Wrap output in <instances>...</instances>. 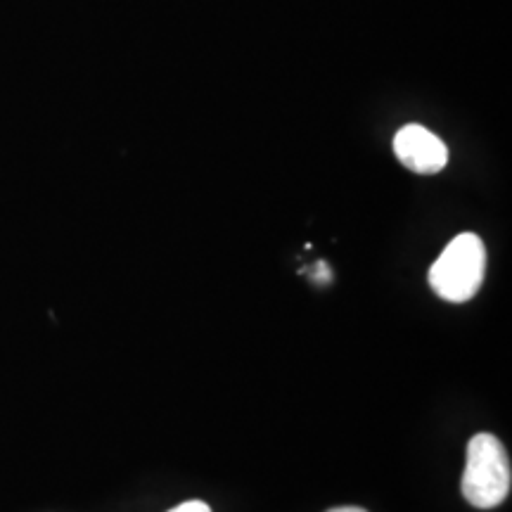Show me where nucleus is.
<instances>
[{"label": "nucleus", "mask_w": 512, "mask_h": 512, "mask_svg": "<svg viewBox=\"0 0 512 512\" xmlns=\"http://www.w3.org/2000/svg\"><path fill=\"white\" fill-rule=\"evenodd\" d=\"M512 467L503 441L494 434H475L467 444L463 496L475 508L489 510L510 494Z\"/></svg>", "instance_id": "f257e3e1"}, {"label": "nucleus", "mask_w": 512, "mask_h": 512, "mask_svg": "<svg viewBox=\"0 0 512 512\" xmlns=\"http://www.w3.org/2000/svg\"><path fill=\"white\" fill-rule=\"evenodd\" d=\"M328 512H368V510L356 508V505H344V508H332V510H328Z\"/></svg>", "instance_id": "39448f33"}, {"label": "nucleus", "mask_w": 512, "mask_h": 512, "mask_svg": "<svg viewBox=\"0 0 512 512\" xmlns=\"http://www.w3.org/2000/svg\"><path fill=\"white\" fill-rule=\"evenodd\" d=\"M486 249L475 233H460L444 247L430 268V285L441 299L470 302L484 283Z\"/></svg>", "instance_id": "f03ea898"}, {"label": "nucleus", "mask_w": 512, "mask_h": 512, "mask_svg": "<svg viewBox=\"0 0 512 512\" xmlns=\"http://www.w3.org/2000/svg\"><path fill=\"white\" fill-rule=\"evenodd\" d=\"M169 512H211V508L202 501H188V503H181L178 508L169 510Z\"/></svg>", "instance_id": "20e7f679"}, {"label": "nucleus", "mask_w": 512, "mask_h": 512, "mask_svg": "<svg viewBox=\"0 0 512 512\" xmlns=\"http://www.w3.org/2000/svg\"><path fill=\"white\" fill-rule=\"evenodd\" d=\"M394 152L406 169L422 176L439 174L448 164V147L444 140L420 124H408L396 133Z\"/></svg>", "instance_id": "7ed1b4c3"}]
</instances>
